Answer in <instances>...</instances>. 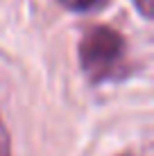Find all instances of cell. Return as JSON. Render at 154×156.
I'll return each instance as SVG.
<instances>
[{
	"label": "cell",
	"instance_id": "1",
	"mask_svg": "<svg viewBox=\"0 0 154 156\" xmlns=\"http://www.w3.org/2000/svg\"><path fill=\"white\" fill-rule=\"evenodd\" d=\"M125 63V36L109 25H93L79 41V66L93 82L118 75Z\"/></svg>",
	"mask_w": 154,
	"mask_h": 156
},
{
	"label": "cell",
	"instance_id": "2",
	"mask_svg": "<svg viewBox=\"0 0 154 156\" xmlns=\"http://www.w3.org/2000/svg\"><path fill=\"white\" fill-rule=\"evenodd\" d=\"M61 7L70 12H98L109 5V0H57Z\"/></svg>",
	"mask_w": 154,
	"mask_h": 156
},
{
	"label": "cell",
	"instance_id": "3",
	"mask_svg": "<svg viewBox=\"0 0 154 156\" xmlns=\"http://www.w3.org/2000/svg\"><path fill=\"white\" fill-rule=\"evenodd\" d=\"M0 156H12V138L2 120H0Z\"/></svg>",
	"mask_w": 154,
	"mask_h": 156
},
{
	"label": "cell",
	"instance_id": "4",
	"mask_svg": "<svg viewBox=\"0 0 154 156\" xmlns=\"http://www.w3.org/2000/svg\"><path fill=\"white\" fill-rule=\"evenodd\" d=\"M143 18H152V0H131Z\"/></svg>",
	"mask_w": 154,
	"mask_h": 156
}]
</instances>
